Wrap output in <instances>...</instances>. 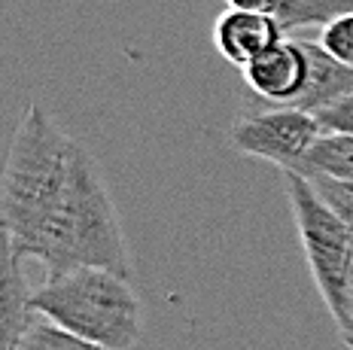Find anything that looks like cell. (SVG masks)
Listing matches in <instances>:
<instances>
[{"label": "cell", "mask_w": 353, "mask_h": 350, "mask_svg": "<svg viewBox=\"0 0 353 350\" xmlns=\"http://www.w3.org/2000/svg\"><path fill=\"white\" fill-rule=\"evenodd\" d=\"M286 198L296 216L299 240L307 256L314 287L332 320H338L344 313L353 280V229L320 198L311 180L301 174H286Z\"/></svg>", "instance_id": "obj_3"}, {"label": "cell", "mask_w": 353, "mask_h": 350, "mask_svg": "<svg viewBox=\"0 0 353 350\" xmlns=\"http://www.w3.org/2000/svg\"><path fill=\"white\" fill-rule=\"evenodd\" d=\"M16 350H107V347L94 344V341L64 329V326H58L55 320H49V317H43V313L34 311L31 323H28V329L21 335Z\"/></svg>", "instance_id": "obj_10"}, {"label": "cell", "mask_w": 353, "mask_h": 350, "mask_svg": "<svg viewBox=\"0 0 353 350\" xmlns=\"http://www.w3.org/2000/svg\"><path fill=\"white\" fill-rule=\"evenodd\" d=\"M247 83V92L265 104H281L296 107L299 98L307 89V76H311V64H307L305 43L281 40L262 55H256L247 68H241Z\"/></svg>", "instance_id": "obj_5"}, {"label": "cell", "mask_w": 353, "mask_h": 350, "mask_svg": "<svg viewBox=\"0 0 353 350\" xmlns=\"http://www.w3.org/2000/svg\"><path fill=\"white\" fill-rule=\"evenodd\" d=\"M299 174H326V177L353 183V137L350 134H323L314 143L311 156Z\"/></svg>", "instance_id": "obj_8"}, {"label": "cell", "mask_w": 353, "mask_h": 350, "mask_svg": "<svg viewBox=\"0 0 353 350\" xmlns=\"http://www.w3.org/2000/svg\"><path fill=\"white\" fill-rule=\"evenodd\" d=\"M317 43L332 58H338L341 64H350L353 68V12L329 21V25H323Z\"/></svg>", "instance_id": "obj_12"}, {"label": "cell", "mask_w": 353, "mask_h": 350, "mask_svg": "<svg viewBox=\"0 0 353 350\" xmlns=\"http://www.w3.org/2000/svg\"><path fill=\"white\" fill-rule=\"evenodd\" d=\"M31 305L37 313L107 350H131L143 335L141 296L131 277L110 268L79 265L46 277L34 289Z\"/></svg>", "instance_id": "obj_2"}, {"label": "cell", "mask_w": 353, "mask_h": 350, "mask_svg": "<svg viewBox=\"0 0 353 350\" xmlns=\"http://www.w3.org/2000/svg\"><path fill=\"white\" fill-rule=\"evenodd\" d=\"M314 116H317L323 134H350L353 137V94L320 107V110H314Z\"/></svg>", "instance_id": "obj_13"}, {"label": "cell", "mask_w": 353, "mask_h": 350, "mask_svg": "<svg viewBox=\"0 0 353 350\" xmlns=\"http://www.w3.org/2000/svg\"><path fill=\"white\" fill-rule=\"evenodd\" d=\"M350 12L353 0H283L277 21L283 25V31H299V28H323Z\"/></svg>", "instance_id": "obj_9"}, {"label": "cell", "mask_w": 353, "mask_h": 350, "mask_svg": "<svg viewBox=\"0 0 353 350\" xmlns=\"http://www.w3.org/2000/svg\"><path fill=\"white\" fill-rule=\"evenodd\" d=\"M283 25L277 16L268 12H250V10H232L219 12L213 21V46L234 68H247L256 55L271 49L283 40Z\"/></svg>", "instance_id": "obj_6"}, {"label": "cell", "mask_w": 353, "mask_h": 350, "mask_svg": "<svg viewBox=\"0 0 353 350\" xmlns=\"http://www.w3.org/2000/svg\"><path fill=\"white\" fill-rule=\"evenodd\" d=\"M301 177L311 180V186L317 189V195L329 207L341 216L344 223L353 229V183H344V180L326 177V174H301Z\"/></svg>", "instance_id": "obj_11"}, {"label": "cell", "mask_w": 353, "mask_h": 350, "mask_svg": "<svg viewBox=\"0 0 353 350\" xmlns=\"http://www.w3.org/2000/svg\"><path fill=\"white\" fill-rule=\"evenodd\" d=\"M21 262L10 247L3 244V277H0V350H16L28 323L34 317L31 289L25 283Z\"/></svg>", "instance_id": "obj_7"}, {"label": "cell", "mask_w": 353, "mask_h": 350, "mask_svg": "<svg viewBox=\"0 0 353 350\" xmlns=\"http://www.w3.org/2000/svg\"><path fill=\"white\" fill-rule=\"evenodd\" d=\"M3 244L19 259H37L49 277L79 265L110 268L131 277V253L125 244L119 210L107 189L94 156L77 141L64 180L40 207V214L16 235H3Z\"/></svg>", "instance_id": "obj_1"}, {"label": "cell", "mask_w": 353, "mask_h": 350, "mask_svg": "<svg viewBox=\"0 0 353 350\" xmlns=\"http://www.w3.org/2000/svg\"><path fill=\"white\" fill-rule=\"evenodd\" d=\"M225 6H232V10H250V12H268V16H277V10L283 6V0H225Z\"/></svg>", "instance_id": "obj_14"}, {"label": "cell", "mask_w": 353, "mask_h": 350, "mask_svg": "<svg viewBox=\"0 0 353 350\" xmlns=\"http://www.w3.org/2000/svg\"><path fill=\"white\" fill-rule=\"evenodd\" d=\"M323 137L317 116L301 107L265 104L247 92L238 122L232 125V147L250 158L277 165L283 174H299Z\"/></svg>", "instance_id": "obj_4"}]
</instances>
